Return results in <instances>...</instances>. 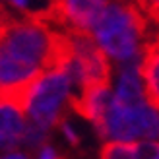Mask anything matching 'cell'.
<instances>
[{
	"mask_svg": "<svg viewBox=\"0 0 159 159\" xmlns=\"http://www.w3.org/2000/svg\"><path fill=\"white\" fill-rule=\"evenodd\" d=\"M148 25L140 2H107L89 35L105 54L118 62H130L140 57V43L148 33Z\"/></svg>",
	"mask_w": 159,
	"mask_h": 159,
	"instance_id": "6da1fadb",
	"label": "cell"
},
{
	"mask_svg": "<svg viewBox=\"0 0 159 159\" xmlns=\"http://www.w3.org/2000/svg\"><path fill=\"white\" fill-rule=\"evenodd\" d=\"M70 85L64 70L47 72L35 85L29 101V116L45 130L58 126L64 120V103L68 101Z\"/></svg>",
	"mask_w": 159,
	"mask_h": 159,
	"instance_id": "7a4b0ae2",
	"label": "cell"
},
{
	"mask_svg": "<svg viewBox=\"0 0 159 159\" xmlns=\"http://www.w3.org/2000/svg\"><path fill=\"white\" fill-rule=\"evenodd\" d=\"M107 138L118 142L130 140H159V111L146 105L120 107L113 99V107L107 116Z\"/></svg>",
	"mask_w": 159,
	"mask_h": 159,
	"instance_id": "3957f363",
	"label": "cell"
},
{
	"mask_svg": "<svg viewBox=\"0 0 159 159\" xmlns=\"http://www.w3.org/2000/svg\"><path fill=\"white\" fill-rule=\"evenodd\" d=\"M72 43L74 60L82 72V89L91 85L111 84V62L95 39L85 31H66ZM82 93V91H80Z\"/></svg>",
	"mask_w": 159,
	"mask_h": 159,
	"instance_id": "277c9868",
	"label": "cell"
},
{
	"mask_svg": "<svg viewBox=\"0 0 159 159\" xmlns=\"http://www.w3.org/2000/svg\"><path fill=\"white\" fill-rule=\"evenodd\" d=\"M118 87L115 103L120 107H140L146 105L144 89H142V76H140V57L130 62H124V66L118 70Z\"/></svg>",
	"mask_w": 159,
	"mask_h": 159,
	"instance_id": "5b68a950",
	"label": "cell"
},
{
	"mask_svg": "<svg viewBox=\"0 0 159 159\" xmlns=\"http://www.w3.org/2000/svg\"><path fill=\"white\" fill-rule=\"evenodd\" d=\"M140 76L146 82V103L159 111V52L148 45L140 51Z\"/></svg>",
	"mask_w": 159,
	"mask_h": 159,
	"instance_id": "8992f818",
	"label": "cell"
},
{
	"mask_svg": "<svg viewBox=\"0 0 159 159\" xmlns=\"http://www.w3.org/2000/svg\"><path fill=\"white\" fill-rule=\"evenodd\" d=\"M23 132L25 120L21 113L10 107H0V149L12 153L23 142Z\"/></svg>",
	"mask_w": 159,
	"mask_h": 159,
	"instance_id": "52a82bcc",
	"label": "cell"
},
{
	"mask_svg": "<svg viewBox=\"0 0 159 159\" xmlns=\"http://www.w3.org/2000/svg\"><path fill=\"white\" fill-rule=\"evenodd\" d=\"M29 152H37L43 149L45 146H49V130L41 128L39 124H35L33 120L25 122V132H23V142Z\"/></svg>",
	"mask_w": 159,
	"mask_h": 159,
	"instance_id": "ba28073f",
	"label": "cell"
},
{
	"mask_svg": "<svg viewBox=\"0 0 159 159\" xmlns=\"http://www.w3.org/2000/svg\"><path fill=\"white\" fill-rule=\"evenodd\" d=\"M99 159H136V144L107 142L99 152Z\"/></svg>",
	"mask_w": 159,
	"mask_h": 159,
	"instance_id": "9c48e42d",
	"label": "cell"
},
{
	"mask_svg": "<svg viewBox=\"0 0 159 159\" xmlns=\"http://www.w3.org/2000/svg\"><path fill=\"white\" fill-rule=\"evenodd\" d=\"M136 159H159V142L136 144Z\"/></svg>",
	"mask_w": 159,
	"mask_h": 159,
	"instance_id": "30bf717a",
	"label": "cell"
},
{
	"mask_svg": "<svg viewBox=\"0 0 159 159\" xmlns=\"http://www.w3.org/2000/svg\"><path fill=\"white\" fill-rule=\"evenodd\" d=\"M58 128L62 130V134H64V138L68 140V144L72 146V148H78L80 144H82V138H80V134H76V130L70 126L66 120H62L60 124H58Z\"/></svg>",
	"mask_w": 159,
	"mask_h": 159,
	"instance_id": "8fae6325",
	"label": "cell"
},
{
	"mask_svg": "<svg viewBox=\"0 0 159 159\" xmlns=\"http://www.w3.org/2000/svg\"><path fill=\"white\" fill-rule=\"evenodd\" d=\"M14 21H16V18L10 14L8 6H6V4H0V37L4 35V31L10 27Z\"/></svg>",
	"mask_w": 159,
	"mask_h": 159,
	"instance_id": "7c38bea8",
	"label": "cell"
},
{
	"mask_svg": "<svg viewBox=\"0 0 159 159\" xmlns=\"http://www.w3.org/2000/svg\"><path fill=\"white\" fill-rule=\"evenodd\" d=\"M39 159H70V157L60 155L57 149L51 148V146H45V148L41 149V155H39Z\"/></svg>",
	"mask_w": 159,
	"mask_h": 159,
	"instance_id": "4fadbf2b",
	"label": "cell"
},
{
	"mask_svg": "<svg viewBox=\"0 0 159 159\" xmlns=\"http://www.w3.org/2000/svg\"><path fill=\"white\" fill-rule=\"evenodd\" d=\"M0 159H31L29 153H20V152H12V153H6Z\"/></svg>",
	"mask_w": 159,
	"mask_h": 159,
	"instance_id": "5bb4252c",
	"label": "cell"
}]
</instances>
